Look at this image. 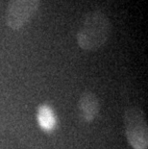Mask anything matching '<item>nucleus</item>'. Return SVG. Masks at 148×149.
<instances>
[{
  "label": "nucleus",
  "mask_w": 148,
  "mask_h": 149,
  "mask_svg": "<svg viewBox=\"0 0 148 149\" xmlns=\"http://www.w3.org/2000/svg\"><path fill=\"white\" fill-rule=\"evenodd\" d=\"M111 33L112 24L107 15L99 10L91 11L85 15L76 40L85 51H96L107 43Z\"/></svg>",
  "instance_id": "obj_1"
},
{
  "label": "nucleus",
  "mask_w": 148,
  "mask_h": 149,
  "mask_svg": "<svg viewBox=\"0 0 148 149\" xmlns=\"http://www.w3.org/2000/svg\"><path fill=\"white\" fill-rule=\"evenodd\" d=\"M38 122L40 127L45 132H51L56 128L57 119L54 111L50 106L42 104L39 107L37 113Z\"/></svg>",
  "instance_id": "obj_5"
},
{
  "label": "nucleus",
  "mask_w": 148,
  "mask_h": 149,
  "mask_svg": "<svg viewBox=\"0 0 148 149\" xmlns=\"http://www.w3.org/2000/svg\"><path fill=\"white\" fill-rule=\"evenodd\" d=\"M79 115L83 121L87 123L92 122L96 118L100 110L98 97L91 91H85L80 96L78 102Z\"/></svg>",
  "instance_id": "obj_4"
},
{
  "label": "nucleus",
  "mask_w": 148,
  "mask_h": 149,
  "mask_svg": "<svg viewBox=\"0 0 148 149\" xmlns=\"http://www.w3.org/2000/svg\"><path fill=\"white\" fill-rule=\"evenodd\" d=\"M126 138L134 149H147L148 126L143 112L138 107H130L124 113Z\"/></svg>",
  "instance_id": "obj_2"
},
{
  "label": "nucleus",
  "mask_w": 148,
  "mask_h": 149,
  "mask_svg": "<svg viewBox=\"0 0 148 149\" xmlns=\"http://www.w3.org/2000/svg\"><path fill=\"white\" fill-rule=\"evenodd\" d=\"M40 0H10L6 11V23L12 30L18 31L33 19Z\"/></svg>",
  "instance_id": "obj_3"
}]
</instances>
